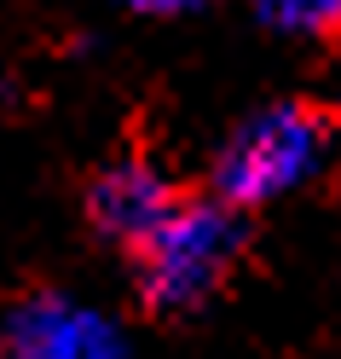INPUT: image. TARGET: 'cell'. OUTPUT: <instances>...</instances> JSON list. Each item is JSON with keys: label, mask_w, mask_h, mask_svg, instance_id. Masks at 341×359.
Returning <instances> with one entry per match:
<instances>
[{"label": "cell", "mask_w": 341, "mask_h": 359, "mask_svg": "<svg viewBox=\"0 0 341 359\" xmlns=\"http://www.w3.org/2000/svg\"><path fill=\"white\" fill-rule=\"evenodd\" d=\"M174 203H179L174 180L156 163H145V156H116V163H104L87 180V220H93L99 238L122 243V250L145 243Z\"/></svg>", "instance_id": "cell-4"}, {"label": "cell", "mask_w": 341, "mask_h": 359, "mask_svg": "<svg viewBox=\"0 0 341 359\" xmlns=\"http://www.w3.org/2000/svg\"><path fill=\"white\" fill-rule=\"evenodd\" d=\"M249 255V220L220 191H197L162 215L145 243H133V290L151 319L202 313Z\"/></svg>", "instance_id": "cell-1"}, {"label": "cell", "mask_w": 341, "mask_h": 359, "mask_svg": "<svg viewBox=\"0 0 341 359\" xmlns=\"http://www.w3.org/2000/svg\"><path fill=\"white\" fill-rule=\"evenodd\" d=\"M341 156V116L312 99H284L255 110L232 140L220 145L209 191H220L232 209H266L278 197L312 191L318 180H330Z\"/></svg>", "instance_id": "cell-2"}, {"label": "cell", "mask_w": 341, "mask_h": 359, "mask_svg": "<svg viewBox=\"0 0 341 359\" xmlns=\"http://www.w3.org/2000/svg\"><path fill=\"white\" fill-rule=\"evenodd\" d=\"M122 6L145 12V18H186V12H202L209 0H122Z\"/></svg>", "instance_id": "cell-6"}, {"label": "cell", "mask_w": 341, "mask_h": 359, "mask_svg": "<svg viewBox=\"0 0 341 359\" xmlns=\"http://www.w3.org/2000/svg\"><path fill=\"white\" fill-rule=\"evenodd\" d=\"M0 359H127V353H122V336L99 313L76 307L58 290H35L12 307Z\"/></svg>", "instance_id": "cell-3"}, {"label": "cell", "mask_w": 341, "mask_h": 359, "mask_svg": "<svg viewBox=\"0 0 341 359\" xmlns=\"http://www.w3.org/2000/svg\"><path fill=\"white\" fill-rule=\"evenodd\" d=\"M255 12L284 35L341 41V0H255Z\"/></svg>", "instance_id": "cell-5"}, {"label": "cell", "mask_w": 341, "mask_h": 359, "mask_svg": "<svg viewBox=\"0 0 341 359\" xmlns=\"http://www.w3.org/2000/svg\"><path fill=\"white\" fill-rule=\"evenodd\" d=\"M335 116H341V110H335Z\"/></svg>", "instance_id": "cell-7"}]
</instances>
